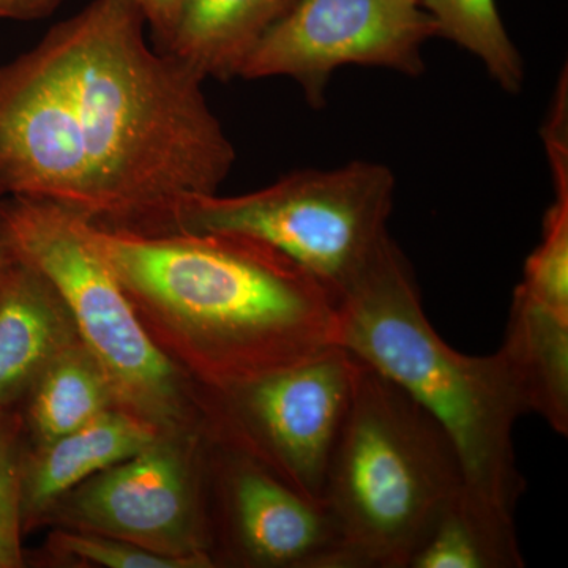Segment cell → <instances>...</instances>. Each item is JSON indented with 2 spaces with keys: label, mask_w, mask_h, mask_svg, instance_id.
<instances>
[{
  "label": "cell",
  "mask_w": 568,
  "mask_h": 568,
  "mask_svg": "<svg viewBox=\"0 0 568 568\" xmlns=\"http://www.w3.org/2000/svg\"><path fill=\"white\" fill-rule=\"evenodd\" d=\"M338 346L402 387L450 437L467 487L515 510L526 489L514 428L529 414L506 355L470 357L429 324L405 254L388 239L336 301Z\"/></svg>",
  "instance_id": "3"
},
{
  "label": "cell",
  "mask_w": 568,
  "mask_h": 568,
  "mask_svg": "<svg viewBox=\"0 0 568 568\" xmlns=\"http://www.w3.org/2000/svg\"><path fill=\"white\" fill-rule=\"evenodd\" d=\"M556 201L545 216L544 237L525 265L517 291L568 316V178H555Z\"/></svg>",
  "instance_id": "18"
},
{
  "label": "cell",
  "mask_w": 568,
  "mask_h": 568,
  "mask_svg": "<svg viewBox=\"0 0 568 568\" xmlns=\"http://www.w3.org/2000/svg\"><path fill=\"white\" fill-rule=\"evenodd\" d=\"M17 263V254H14L13 246L10 244L6 227H3L2 222H0V278Z\"/></svg>",
  "instance_id": "23"
},
{
  "label": "cell",
  "mask_w": 568,
  "mask_h": 568,
  "mask_svg": "<svg viewBox=\"0 0 568 568\" xmlns=\"http://www.w3.org/2000/svg\"><path fill=\"white\" fill-rule=\"evenodd\" d=\"M132 2L141 11L145 24L151 26L159 51L166 52L173 39L183 0H132Z\"/></svg>",
  "instance_id": "21"
},
{
  "label": "cell",
  "mask_w": 568,
  "mask_h": 568,
  "mask_svg": "<svg viewBox=\"0 0 568 568\" xmlns=\"http://www.w3.org/2000/svg\"><path fill=\"white\" fill-rule=\"evenodd\" d=\"M62 0H0V18L36 20L50 14Z\"/></svg>",
  "instance_id": "22"
},
{
  "label": "cell",
  "mask_w": 568,
  "mask_h": 568,
  "mask_svg": "<svg viewBox=\"0 0 568 568\" xmlns=\"http://www.w3.org/2000/svg\"><path fill=\"white\" fill-rule=\"evenodd\" d=\"M20 263L61 295L82 345L102 366L115 405L160 433L211 439L204 392L156 346L129 295L85 234L84 220L48 201H0Z\"/></svg>",
  "instance_id": "5"
},
{
  "label": "cell",
  "mask_w": 568,
  "mask_h": 568,
  "mask_svg": "<svg viewBox=\"0 0 568 568\" xmlns=\"http://www.w3.org/2000/svg\"><path fill=\"white\" fill-rule=\"evenodd\" d=\"M463 484L446 432L358 358L353 403L323 491L342 537L339 568H407L437 511Z\"/></svg>",
  "instance_id": "4"
},
{
  "label": "cell",
  "mask_w": 568,
  "mask_h": 568,
  "mask_svg": "<svg viewBox=\"0 0 568 568\" xmlns=\"http://www.w3.org/2000/svg\"><path fill=\"white\" fill-rule=\"evenodd\" d=\"M529 414L568 435V316L515 290L506 339L500 346Z\"/></svg>",
  "instance_id": "15"
},
{
  "label": "cell",
  "mask_w": 568,
  "mask_h": 568,
  "mask_svg": "<svg viewBox=\"0 0 568 568\" xmlns=\"http://www.w3.org/2000/svg\"><path fill=\"white\" fill-rule=\"evenodd\" d=\"M80 342L58 291L18 261L0 278V414L14 410L41 373Z\"/></svg>",
  "instance_id": "11"
},
{
  "label": "cell",
  "mask_w": 568,
  "mask_h": 568,
  "mask_svg": "<svg viewBox=\"0 0 568 568\" xmlns=\"http://www.w3.org/2000/svg\"><path fill=\"white\" fill-rule=\"evenodd\" d=\"M437 36L465 48L508 93L521 91L525 63L506 31L496 0H418Z\"/></svg>",
  "instance_id": "17"
},
{
  "label": "cell",
  "mask_w": 568,
  "mask_h": 568,
  "mask_svg": "<svg viewBox=\"0 0 568 568\" xmlns=\"http://www.w3.org/2000/svg\"><path fill=\"white\" fill-rule=\"evenodd\" d=\"M515 510L463 484L437 511L407 568H523Z\"/></svg>",
  "instance_id": "14"
},
{
  "label": "cell",
  "mask_w": 568,
  "mask_h": 568,
  "mask_svg": "<svg viewBox=\"0 0 568 568\" xmlns=\"http://www.w3.org/2000/svg\"><path fill=\"white\" fill-rule=\"evenodd\" d=\"M26 422L36 446L52 443L118 407L102 366L77 343L63 351L28 395Z\"/></svg>",
  "instance_id": "16"
},
{
  "label": "cell",
  "mask_w": 568,
  "mask_h": 568,
  "mask_svg": "<svg viewBox=\"0 0 568 568\" xmlns=\"http://www.w3.org/2000/svg\"><path fill=\"white\" fill-rule=\"evenodd\" d=\"M162 436L155 426L112 407L69 435L22 452V529L40 525L52 504L70 489L140 454Z\"/></svg>",
  "instance_id": "12"
},
{
  "label": "cell",
  "mask_w": 568,
  "mask_h": 568,
  "mask_svg": "<svg viewBox=\"0 0 568 568\" xmlns=\"http://www.w3.org/2000/svg\"><path fill=\"white\" fill-rule=\"evenodd\" d=\"M358 358L342 346L220 390H204L212 443L237 448L298 491L323 499Z\"/></svg>",
  "instance_id": "7"
},
{
  "label": "cell",
  "mask_w": 568,
  "mask_h": 568,
  "mask_svg": "<svg viewBox=\"0 0 568 568\" xmlns=\"http://www.w3.org/2000/svg\"><path fill=\"white\" fill-rule=\"evenodd\" d=\"M52 552L91 566L106 568H197L185 559L168 558L121 538L55 528L50 536Z\"/></svg>",
  "instance_id": "20"
},
{
  "label": "cell",
  "mask_w": 568,
  "mask_h": 568,
  "mask_svg": "<svg viewBox=\"0 0 568 568\" xmlns=\"http://www.w3.org/2000/svg\"><path fill=\"white\" fill-rule=\"evenodd\" d=\"M84 227L153 342L203 390L338 346L335 295L256 239Z\"/></svg>",
  "instance_id": "2"
},
{
  "label": "cell",
  "mask_w": 568,
  "mask_h": 568,
  "mask_svg": "<svg viewBox=\"0 0 568 568\" xmlns=\"http://www.w3.org/2000/svg\"><path fill=\"white\" fill-rule=\"evenodd\" d=\"M395 178L384 164L284 175L257 192L203 194L183 204L178 231L245 235L315 276L335 295L364 274L388 241Z\"/></svg>",
  "instance_id": "6"
},
{
  "label": "cell",
  "mask_w": 568,
  "mask_h": 568,
  "mask_svg": "<svg viewBox=\"0 0 568 568\" xmlns=\"http://www.w3.org/2000/svg\"><path fill=\"white\" fill-rule=\"evenodd\" d=\"M437 36L418 0H294L246 59L244 80L286 77L312 106H324L335 70L381 67L418 77L422 50Z\"/></svg>",
  "instance_id": "9"
},
{
  "label": "cell",
  "mask_w": 568,
  "mask_h": 568,
  "mask_svg": "<svg viewBox=\"0 0 568 568\" xmlns=\"http://www.w3.org/2000/svg\"><path fill=\"white\" fill-rule=\"evenodd\" d=\"M294 0H183L168 54L203 80H231Z\"/></svg>",
  "instance_id": "13"
},
{
  "label": "cell",
  "mask_w": 568,
  "mask_h": 568,
  "mask_svg": "<svg viewBox=\"0 0 568 568\" xmlns=\"http://www.w3.org/2000/svg\"><path fill=\"white\" fill-rule=\"evenodd\" d=\"M132 0H95L0 67V201L28 196L103 230L178 231L235 151L203 78L144 37Z\"/></svg>",
  "instance_id": "1"
},
{
  "label": "cell",
  "mask_w": 568,
  "mask_h": 568,
  "mask_svg": "<svg viewBox=\"0 0 568 568\" xmlns=\"http://www.w3.org/2000/svg\"><path fill=\"white\" fill-rule=\"evenodd\" d=\"M204 439L163 435L52 504L40 525L121 538L197 568L215 566L201 473Z\"/></svg>",
  "instance_id": "8"
},
{
  "label": "cell",
  "mask_w": 568,
  "mask_h": 568,
  "mask_svg": "<svg viewBox=\"0 0 568 568\" xmlns=\"http://www.w3.org/2000/svg\"><path fill=\"white\" fill-rule=\"evenodd\" d=\"M216 450L219 560L268 568H339L342 537L327 504L237 448Z\"/></svg>",
  "instance_id": "10"
},
{
  "label": "cell",
  "mask_w": 568,
  "mask_h": 568,
  "mask_svg": "<svg viewBox=\"0 0 568 568\" xmlns=\"http://www.w3.org/2000/svg\"><path fill=\"white\" fill-rule=\"evenodd\" d=\"M21 429L17 410L0 414V568H20L21 536Z\"/></svg>",
  "instance_id": "19"
}]
</instances>
